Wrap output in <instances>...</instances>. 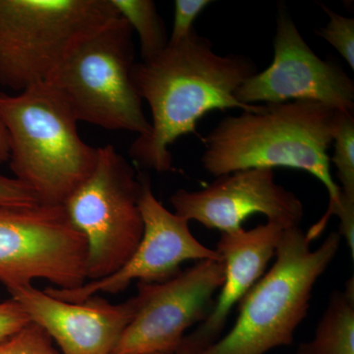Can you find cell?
Instances as JSON below:
<instances>
[{
	"mask_svg": "<svg viewBox=\"0 0 354 354\" xmlns=\"http://www.w3.org/2000/svg\"><path fill=\"white\" fill-rule=\"evenodd\" d=\"M31 322L22 305L13 298L0 302V339L18 332Z\"/></svg>",
	"mask_w": 354,
	"mask_h": 354,
	"instance_id": "cell-22",
	"label": "cell"
},
{
	"mask_svg": "<svg viewBox=\"0 0 354 354\" xmlns=\"http://www.w3.org/2000/svg\"><path fill=\"white\" fill-rule=\"evenodd\" d=\"M39 204L36 195L15 177L0 174V207L32 206Z\"/></svg>",
	"mask_w": 354,
	"mask_h": 354,
	"instance_id": "cell-21",
	"label": "cell"
},
{
	"mask_svg": "<svg viewBox=\"0 0 354 354\" xmlns=\"http://www.w3.org/2000/svg\"><path fill=\"white\" fill-rule=\"evenodd\" d=\"M135 64L133 30L120 16L75 46L48 82L77 120L146 136L151 123L133 82Z\"/></svg>",
	"mask_w": 354,
	"mask_h": 354,
	"instance_id": "cell-6",
	"label": "cell"
},
{
	"mask_svg": "<svg viewBox=\"0 0 354 354\" xmlns=\"http://www.w3.org/2000/svg\"><path fill=\"white\" fill-rule=\"evenodd\" d=\"M257 72L251 58L218 55L212 41L195 29L155 57L136 62L133 82L142 101L149 104L152 122L150 133L137 137L130 146V157L147 169L171 171L169 147L181 136L196 132L198 121L209 111L259 109L235 97L242 84Z\"/></svg>",
	"mask_w": 354,
	"mask_h": 354,
	"instance_id": "cell-1",
	"label": "cell"
},
{
	"mask_svg": "<svg viewBox=\"0 0 354 354\" xmlns=\"http://www.w3.org/2000/svg\"><path fill=\"white\" fill-rule=\"evenodd\" d=\"M9 160V137L3 121L0 118V164L8 162Z\"/></svg>",
	"mask_w": 354,
	"mask_h": 354,
	"instance_id": "cell-23",
	"label": "cell"
},
{
	"mask_svg": "<svg viewBox=\"0 0 354 354\" xmlns=\"http://www.w3.org/2000/svg\"><path fill=\"white\" fill-rule=\"evenodd\" d=\"M9 293L57 342L60 354H113L138 307L136 295L118 304L97 295L70 304L32 285Z\"/></svg>",
	"mask_w": 354,
	"mask_h": 354,
	"instance_id": "cell-13",
	"label": "cell"
},
{
	"mask_svg": "<svg viewBox=\"0 0 354 354\" xmlns=\"http://www.w3.org/2000/svg\"><path fill=\"white\" fill-rule=\"evenodd\" d=\"M0 354H60L53 339L38 324L24 328L0 339Z\"/></svg>",
	"mask_w": 354,
	"mask_h": 354,
	"instance_id": "cell-18",
	"label": "cell"
},
{
	"mask_svg": "<svg viewBox=\"0 0 354 354\" xmlns=\"http://www.w3.org/2000/svg\"><path fill=\"white\" fill-rule=\"evenodd\" d=\"M323 10L329 16V24L315 30L319 37L327 41L339 51L346 64L354 70V19L330 10L321 4Z\"/></svg>",
	"mask_w": 354,
	"mask_h": 354,
	"instance_id": "cell-19",
	"label": "cell"
},
{
	"mask_svg": "<svg viewBox=\"0 0 354 354\" xmlns=\"http://www.w3.org/2000/svg\"><path fill=\"white\" fill-rule=\"evenodd\" d=\"M209 0H176L174 1V25L169 44H174L189 36L194 27L195 20L207 6Z\"/></svg>",
	"mask_w": 354,
	"mask_h": 354,
	"instance_id": "cell-20",
	"label": "cell"
},
{
	"mask_svg": "<svg viewBox=\"0 0 354 354\" xmlns=\"http://www.w3.org/2000/svg\"><path fill=\"white\" fill-rule=\"evenodd\" d=\"M171 203L176 215L221 234L239 232L253 214H262L283 230L299 227L304 216L301 200L277 183L271 169L232 172L201 190H177Z\"/></svg>",
	"mask_w": 354,
	"mask_h": 354,
	"instance_id": "cell-12",
	"label": "cell"
},
{
	"mask_svg": "<svg viewBox=\"0 0 354 354\" xmlns=\"http://www.w3.org/2000/svg\"><path fill=\"white\" fill-rule=\"evenodd\" d=\"M118 14L138 34L142 62L155 57L169 44L167 28L152 0H111Z\"/></svg>",
	"mask_w": 354,
	"mask_h": 354,
	"instance_id": "cell-16",
	"label": "cell"
},
{
	"mask_svg": "<svg viewBox=\"0 0 354 354\" xmlns=\"http://www.w3.org/2000/svg\"><path fill=\"white\" fill-rule=\"evenodd\" d=\"M140 192L127 158L113 145L99 147L94 171L64 205L87 243V281L118 272L136 250L144 230Z\"/></svg>",
	"mask_w": 354,
	"mask_h": 354,
	"instance_id": "cell-7",
	"label": "cell"
},
{
	"mask_svg": "<svg viewBox=\"0 0 354 354\" xmlns=\"http://www.w3.org/2000/svg\"><path fill=\"white\" fill-rule=\"evenodd\" d=\"M153 354H160V353H153Z\"/></svg>",
	"mask_w": 354,
	"mask_h": 354,
	"instance_id": "cell-24",
	"label": "cell"
},
{
	"mask_svg": "<svg viewBox=\"0 0 354 354\" xmlns=\"http://www.w3.org/2000/svg\"><path fill=\"white\" fill-rule=\"evenodd\" d=\"M283 228L267 221L250 230L221 234L216 244L225 279L208 317L183 337L176 354H201L223 337L235 305L241 304L274 257Z\"/></svg>",
	"mask_w": 354,
	"mask_h": 354,
	"instance_id": "cell-14",
	"label": "cell"
},
{
	"mask_svg": "<svg viewBox=\"0 0 354 354\" xmlns=\"http://www.w3.org/2000/svg\"><path fill=\"white\" fill-rule=\"evenodd\" d=\"M337 113L320 102L292 101L266 104L257 111L227 116L203 139V167L215 177L274 167L312 174L329 195L327 211L306 232L309 241H315L327 227L341 197L328 153Z\"/></svg>",
	"mask_w": 354,
	"mask_h": 354,
	"instance_id": "cell-2",
	"label": "cell"
},
{
	"mask_svg": "<svg viewBox=\"0 0 354 354\" xmlns=\"http://www.w3.org/2000/svg\"><path fill=\"white\" fill-rule=\"evenodd\" d=\"M0 118L9 137V165L44 206H64L91 176L97 148L83 141L77 118L48 82L16 95L0 94Z\"/></svg>",
	"mask_w": 354,
	"mask_h": 354,
	"instance_id": "cell-3",
	"label": "cell"
},
{
	"mask_svg": "<svg viewBox=\"0 0 354 354\" xmlns=\"http://www.w3.org/2000/svg\"><path fill=\"white\" fill-rule=\"evenodd\" d=\"M341 242L339 232H333L312 250L301 228L283 230L274 264L239 304L234 327L201 354H266L290 346L308 313L314 286Z\"/></svg>",
	"mask_w": 354,
	"mask_h": 354,
	"instance_id": "cell-4",
	"label": "cell"
},
{
	"mask_svg": "<svg viewBox=\"0 0 354 354\" xmlns=\"http://www.w3.org/2000/svg\"><path fill=\"white\" fill-rule=\"evenodd\" d=\"M333 142L335 152L332 162L341 183L339 199L354 202V113L339 111Z\"/></svg>",
	"mask_w": 354,
	"mask_h": 354,
	"instance_id": "cell-17",
	"label": "cell"
},
{
	"mask_svg": "<svg viewBox=\"0 0 354 354\" xmlns=\"http://www.w3.org/2000/svg\"><path fill=\"white\" fill-rule=\"evenodd\" d=\"M111 0H0V86L48 82L84 39L120 17Z\"/></svg>",
	"mask_w": 354,
	"mask_h": 354,
	"instance_id": "cell-5",
	"label": "cell"
},
{
	"mask_svg": "<svg viewBox=\"0 0 354 354\" xmlns=\"http://www.w3.org/2000/svg\"><path fill=\"white\" fill-rule=\"evenodd\" d=\"M50 281L60 290L87 283V243L64 206L0 207V283L11 291Z\"/></svg>",
	"mask_w": 354,
	"mask_h": 354,
	"instance_id": "cell-8",
	"label": "cell"
},
{
	"mask_svg": "<svg viewBox=\"0 0 354 354\" xmlns=\"http://www.w3.org/2000/svg\"><path fill=\"white\" fill-rule=\"evenodd\" d=\"M272 64L247 79L235 93L243 104L320 102L354 113V82L339 65L317 57L298 31L288 7L279 6Z\"/></svg>",
	"mask_w": 354,
	"mask_h": 354,
	"instance_id": "cell-11",
	"label": "cell"
},
{
	"mask_svg": "<svg viewBox=\"0 0 354 354\" xmlns=\"http://www.w3.org/2000/svg\"><path fill=\"white\" fill-rule=\"evenodd\" d=\"M297 354H354L353 277L344 291H333L313 339L300 344Z\"/></svg>",
	"mask_w": 354,
	"mask_h": 354,
	"instance_id": "cell-15",
	"label": "cell"
},
{
	"mask_svg": "<svg viewBox=\"0 0 354 354\" xmlns=\"http://www.w3.org/2000/svg\"><path fill=\"white\" fill-rule=\"evenodd\" d=\"M225 279L221 261L205 260L160 283H138V307L113 354H174L191 326L214 307Z\"/></svg>",
	"mask_w": 354,
	"mask_h": 354,
	"instance_id": "cell-9",
	"label": "cell"
},
{
	"mask_svg": "<svg viewBox=\"0 0 354 354\" xmlns=\"http://www.w3.org/2000/svg\"><path fill=\"white\" fill-rule=\"evenodd\" d=\"M139 178V207L144 230L130 259L106 278L87 281L75 290L48 288L44 290L48 295L70 304H80L100 292L120 293L133 281L164 283L179 274L180 266L187 261H221L216 249L205 246L192 234L189 221L169 211L158 201L149 176L142 174Z\"/></svg>",
	"mask_w": 354,
	"mask_h": 354,
	"instance_id": "cell-10",
	"label": "cell"
}]
</instances>
